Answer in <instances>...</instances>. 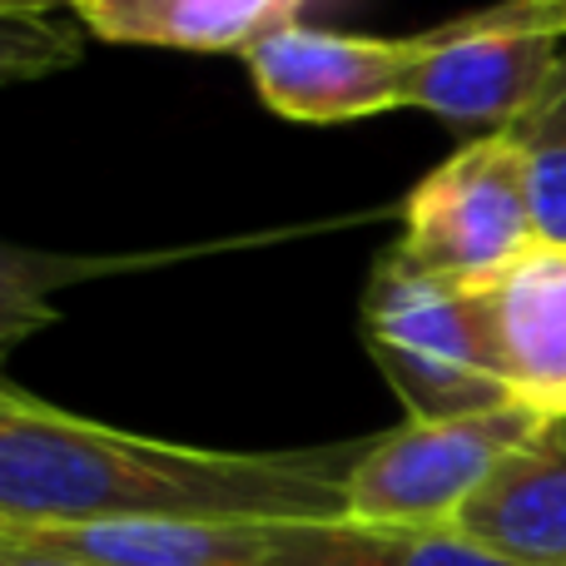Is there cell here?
Instances as JSON below:
<instances>
[{
	"mask_svg": "<svg viewBox=\"0 0 566 566\" xmlns=\"http://www.w3.org/2000/svg\"><path fill=\"white\" fill-rule=\"evenodd\" d=\"M522 145L532 169V205H537V239L566 244V55L552 70L537 105L507 129Z\"/></svg>",
	"mask_w": 566,
	"mask_h": 566,
	"instance_id": "obj_12",
	"label": "cell"
},
{
	"mask_svg": "<svg viewBox=\"0 0 566 566\" xmlns=\"http://www.w3.org/2000/svg\"><path fill=\"white\" fill-rule=\"evenodd\" d=\"M283 522H90L0 527V547L75 566H274Z\"/></svg>",
	"mask_w": 566,
	"mask_h": 566,
	"instance_id": "obj_8",
	"label": "cell"
},
{
	"mask_svg": "<svg viewBox=\"0 0 566 566\" xmlns=\"http://www.w3.org/2000/svg\"><path fill=\"white\" fill-rule=\"evenodd\" d=\"M0 566H75V562H55V557H30V552H6V547H0Z\"/></svg>",
	"mask_w": 566,
	"mask_h": 566,
	"instance_id": "obj_15",
	"label": "cell"
},
{
	"mask_svg": "<svg viewBox=\"0 0 566 566\" xmlns=\"http://www.w3.org/2000/svg\"><path fill=\"white\" fill-rule=\"evenodd\" d=\"M537 244V205L522 145L478 135L448 165H438L408 199V229L398 254L452 283H482L517 264Z\"/></svg>",
	"mask_w": 566,
	"mask_h": 566,
	"instance_id": "obj_4",
	"label": "cell"
},
{
	"mask_svg": "<svg viewBox=\"0 0 566 566\" xmlns=\"http://www.w3.org/2000/svg\"><path fill=\"white\" fill-rule=\"evenodd\" d=\"M472 293L507 398L542 422H566V244L537 239Z\"/></svg>",
	"mask_w": 566,
	"mask_h": 566,
	"instance_id": "obj_7",
	"label": "cell"
},
{
	"mask_svg": "<svg viewBox=\"0 0 566 566\" xmlns=\"http://www.w3.org/2000/svg\"><path fill=\"white\" fill-rule=\"evenodd\" d=\"M562 55V35L512 25L497 6L482 15L448 20L428 30V55L412 75L408 109H428L448 125L502 135L537 105Z\"/></svg>",
	"mask_w": 566,
	"mask_h": 566,
	"instance_id": "obj_6",
	"label": "cell"
},
{
	"mask_svg": "<svg viewBox=\"0 0 566 566\" xmlns=\"http://www.w3.org/2000/svg\"><path fill=\"white\" fill-rule=\"evenodd\" d=\"M522 402L448 422H408L368 442L348 472V522L368 527H452L472 492L517 448L547 432Z\"/></svg>",
	"mask_w": 566,
	"mask_h": 566,
	"instance_id": "obj_3",
	"label": "cell"
},
{
	"mask_svg": "<svg viewBox=\"0 0 566 566\" xmlns=\"http://www.w3.org/2000/svg\"><path fill=\"white\" fill-rule=\"evenodd\" d=\"M274 566H512L452 527L283 522Z\"/></svg>",
	"mask_w": 566,
	"mask_h": 566,
	"instance_id": "obj_11",
	"label": "cell"
},
{
	"mask_svg": "<svg viewBox=\"0 0 566 566\" xmlns=\"http://www.w3.org/2000/svg\"><path fill=\"white\" fill-rule=\"evenodd\" d=\"M363 328L382 378L408 402L412 422L472 418L512 402L497 378L472 283L438 279L388 249L368 279Z\"/></svg>",
	"mask_w": 566,
	"mask_h": 566,
	"instance_id": "obj_2",
	"label": "cell"
},
{
	"mask_svg": "<svg viewBox=\"0 0 566 566\" xmlns=\"http://www.w3.org/2000/svg\"><path fill=\"white\" fill-rule=\"evenodd\" d=\"M497 10L512 20V25L547 30V35L566 40V0H502Z\"/></svg>",
	"mask_w": 566,
	"mask_h": 566,
	"instance_id": "obj_13",
	"label": "cell"
},
{
	"mask_svg": "<svg viewBox=\"0 0 566 566\" xmlns=\"http://www.w3.org/2000/svg\"><path fill=\"white\" fill-rule=\"evenodd\" d=\"M368 448V442H363ZM363 448H185L0 392V527L90 522H343Z\"/></svg>",
	"mask_w": 566,
	"mask_h": 566,
	"instance_id": "obj_1",
	"label": "cell"
},
{
	"mask_svg": "<svg viewBox=\"0 0 566 566\" xmlns=\"http://www.w3.org/2000/svg\"><path fill=\"white\" fill-rule=\"evenodd\" d=\"M428 55V30L402 40L283 25L244 50L269 109L298 125H343L382 109H408L412 75Z\"/></svg>",
	"mask_w": 566,
	"mask_h": 566,
	"instance_id": "obj_5",
	"label": "cell"
},
{
	"mask_svg": "<svg viewBox=\"0 0 566 566\" xmlns=\"http://www.w3.org/2000/svg\"><path fill=\"white\" fill-rule=\"evenodd\" d=\"M452 532L512 566H566V422L512 452L472 492Z\"/></svg>",
	"mask_w": 566,
	"mask_h": 566,
	"instance_id": "obj_9",
	"label": "cell"
},
{
	"mask_svg": "<svg viewBox=\"0 0 566 566\" xmlns=\"http://www.w3.org/2000/svg\"><path fill=\"white\" fill-rule=\"evenodd\" d=\"M90 0H0V15H55V10H85Z\"/></svg>",
	"mask_w": 566,
	"mask_h": 566,
	"instance_id": "obj_14",
	"label": "cell"
},
{
	"mask_svg": "<svg viewBox=\"0 0 566 566\" xmlns=\"http://www.w3.org/2000/svg\"><path fill=\"white\" fill-rule=\"evenodd\" d=\"M298 0H90V35L165 50H249L293 25Z\"/></svg>",
	"mask_w": 566,
	"mask_h": 566,
	"instance_id": "obj_10",
	"label": "cell"
}]
</instances>
